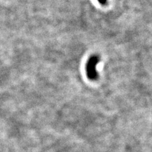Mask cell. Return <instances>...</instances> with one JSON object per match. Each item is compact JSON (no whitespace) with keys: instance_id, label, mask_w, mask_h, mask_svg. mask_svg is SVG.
<instances>
[{"instance_id":"1","label":"cell","mask_w":152,"mask_h":152,"mask_svg":"<svg viewBox=\"0 0 152 152\" xmlns=\"http://www.w3.org/2000/svg\"><path fill=\"white\" fill-rule=\"evenodd\" d=\"M99 61L98 55H93L89 58L86 64V74L88 79L92 80L97 79L98 77L97 71V65Z\"/></svg>"},{"instance_id":"2","label":"cell","mask_w":152,"mask_h":152,"mask_svg":"<svg viewBox=\"0 0 152 152\" xmlns=\"http://www.w3.org/2000/svg\"><path fill=\"white\" fill-rule=\"evenodd\" d=\"M98 2L102 4H105L107 2V0H98Z\"/></svg>"}]
</instances>
